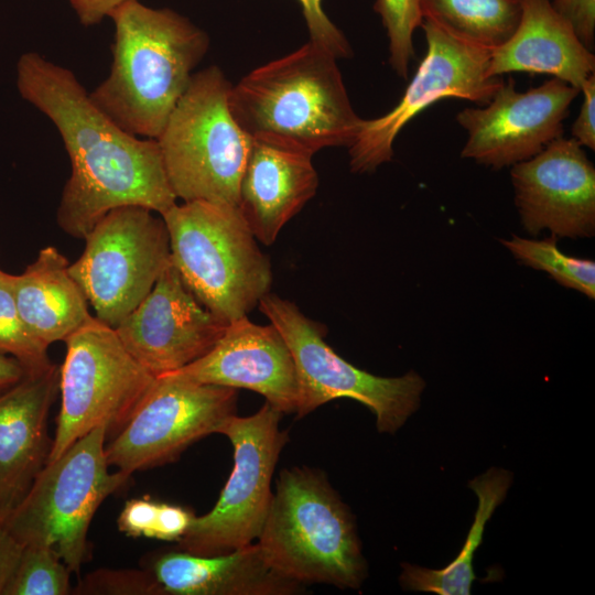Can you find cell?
<instances>
[{
    "instance_id": "cell-5",
    "label": "cell",
    "mask_w": 595,
    "mask_h": 595,
    "mask_svg": "<svg viewBox=\"0 0 595 595\" xmlns=\"http://www.w3.org/2000/svg\"><path fill=\"white\" fill-rule=\"evenodd\" d=\"M171 262L195 298L230 323L247 316L270 292L272 268L238 207L183 202L161 215Z\"/></svg>"
},
{
    "instance_id": "cell-33",
    "label": "cell",
    "mask_w": 595,
    "mask_h": 595,
    "mask_svg": "<svg viewBox=\"0 0 595 595\" xmlns=\"http://www.w3.org/2000/svg\"><path fill=\"white\" fill-rule=\"evenodd\" d=\"M195 515L181 506L159 502L152 539L178 541L188 530Z\"/></svg>"
},
{
    "instance_id": "cell-37",
    "label": "cell",
    "mask_w": 595,
    "mask_h": 595,
    "mask_svg": "<svg viewBox=\"0 0 595 595\" xmlns=\"http://www.w3.org/2000/svg\"><path fill=\"white\" fill-rule=\"evenodd\" d=\"M26 375L18 359L0 353V396L18 385Z\"/></svg>"
},
{
    "instance_id": "cell-16",
    "label": "cell",
    "mask_w": 595,
    "mask_h": 595,
    "mask_svg": "<svg viewBox=\"0 0 595 595\" xmlns=\"http://www.w3.org/2000/svg\"><path fill=\"white\" fill-rule=\"evenodd\" d=\"M515 201L523 228L554 237L595 232V169L582 145L560 137L533 158L511 167Z\"/></svg>"
},
{
    "instance_id": "cell-36",
    "label": "cell",
    "mask_w": 595,
    "mask_h": 595,
    "mask_svg": "<svg viewBox=\"0 0 595 595\" xmlns=\"http://www.w3.org/2000/svg\"><path fill=\"white\" fill-rule=\"evenodd\" d=\"M23 545L12 536L4 521L0 520V595L18 564Z\"/></svg>"
},
{
    "instance_id": "cell-22",
    "label": "cell",
    "mask_w": 595,
    "mask_h": 595,
    "mask_svg": "<svg viewBox=\"0 0 595 595\" xmlns=\"http://www.w3.org/2000/svg\"><path fill=\"white\" fill-rule=\"evenodd\" d=\"M68 267L67 258L47 246L21 274L13 275L19 313L32 335L47 347L64 342L94 316Z\"/></svg>"
},
{
    "instance_id": "cell-23",
    "label": "cell",
    "mask_w": 595,
    "mask_h": 595,
    "mask_svg": "<svg viewBox=\"0 0 595 595\" xmlns=\"http://www.w3.org/2000/svg\"><path fill=\"white\" fill-rule=\"evenodd\" d=\"M511 474L501 468H490L475 477L468 486L478 497V506L467 539L458 555L441 570H430L402 563L399 577L404 589L431 592L439 595H469L475 580L473 556L482 542L487 521L499 506L511 484Z\"/></svg>"
},
{
    "instance_id": "cell-21",
    "label": "cell",
    "mask_w": 595,
    "mask_h": 595,
    "mask_svg": "<svg viewBox=\"0 0 595 595\" xmlns=\"http://www.w3.org/2000/svg\"><path fill=\"white\" fill-rule=\"evenodd\" d=\"M524 72L559 78L581 90L595 73V55L559 15L551 0H522L518 28L491 48L489 74Z\"/></svg>"
},
{
    "instance_id": "cell-2",
    "label": "cell",
    "mask_w": 595,
    "mask_h": 595,
    "mask_svg": "<svg viewBox=\"0 0 595 595\" xmlns=\"http://www.w3.org/2000/svg\"><path fill=\"white\" fill-rule=\"evenodd\" d=\"M109 18L115 24L112 62L89 97L123 130L158 139L207 53L209 37L178 12L139 0Z\"/></svg>"
},
{
    "instance_id": "cell-9",
    "label": "cell",
    "mask_w": 595,
    "mask_h": 595,
    "mask_svg": "<svg viewBox=\"0 0 595 595\" xmlns=\"http://www.w3.org/2000/svg\"><path fill=\"white\" fill-rule=\"evenodd\" d=\"M64 342L61 410L46 463L97 426L105 425L115 436L155 380L128 353L115 328L95 316Z\"/></svg>"
},
{
    "instance_id": "cell-4",
    "label": "cell",
    "mask_w": 595,
    "mask_h": 595,
    "mask_svg": "<svg viewBox=\"0 0 595 595\" xmlns=\"http://www.w3.org/2000/svg\"><path fill=\"white\" fill-rule=\"evenodd\" d=\"M257 540L270 566L305 586L357 589L367 576L354 516L317 468L281 470Z\"/></svg>"
},
{
    "instance_id": "cell-18",
    "label": "cell",
    "mask_w": 595,
    "mask_h": 595,
    "mask_svg": "<svg viewBox=\"0 0 595 595\" xmlns=\"http://www.w3.org/2000/svg\"><path fill=\"white\" fill-rule=\"evenodd\" d=\"M60 385V367L26 375L0 396V520L21 502L47 462V416Z\"/></svg>"
},
{
    "instance_id": "cell-10",
    "label": "cell",
    "mask_w": 595,
    "mask_h": 595,
    "mask_svg": "<svg viewBox=\"0 0 595 595\" xmlns=\"http://www.w3.org/2000/svg\"><path fill=\"white\" fill-rule=\"evenodd\" d=\"M283 413L267 401L253 414H234L217 433L234 448V465L218 500L204 516L194 518L177 549L197 555H221L258 539L273 493L272 476L289 441L280 429Z\"/></svg>"
},
{
    "instance_id": "cell-27",
    "label": "cell",
    "mask_w": 595,
    "mask_h": 595,
    "mask_svg": "<svg viewBox=\"0 0 595 595\" xmlns=\"http://www.w3.org/2000/svg\"><path fill=\"white\" fill-rule=\"evenodd\" d=\"M47 348L32 335L19 313L13 274L0 269V353L14 357L28 375H33L53 366Z\"/></svg>"
},
{
    "instance_id": "cell-6",
    "label": "cell",
    "mask_w": 595,
    "mask_h": 595,
    "mask_svg": "<svg viewBox=\"0 0 595 595\" xmlns=\"http://www.w3.org/2000/svg\"><path fill=\"white\" fill-rule=\"evenodd\" d=\"M231 86L216 65L194 73L155 139L170 186L183 202L238 207L252 140L231 113Z\"/></svg>"
},
{
    "instance_id": "cell-8",
    "label": "cell",
    "mask_w": 595,
    "mask_h": 595,
    "mask_svg": "<svg viewBox=\"0 0 595 595\" xmlns=\"http://www.w3.org/2000/svg\"><path fill=\"white\" fill-rule=\"evenodd\" d=\"M258 307L293 356L299 381L298 419L331 400L349 398L375 414L378 432L393 434L419 408L425 382L416 372L379 377L355 367L326 343L323 324L274 293L266 294Z\"/></svg>"
},
{
    "instance_id": "cell-25",
    "label": "cell",
    "mask_w": 595,
    "mask_h": 595,
    "mask_svg": "<svg viewBox=\"0 0 595 595\" xmlns=\"http://www.w3.org/2000/svg\"><path fill=\"white\" fill-rule=\"evenodd\" d=\"M501 244L521 263L548 272L563 286L595 298V262L563 253L556 246V237L534 240L513 235Z\"/></svg>"
},
{
    "instance_id": "cell-14",
    "label": "cell",
    "mask_w": 595,
    "mask_h": 595,
    "mask_svg": "<svg viewBox=\"0 0 595 595\" xmlns=\"http://www.w3.org/2000/svg\"><path fill=\"white\" fill-rule=\"evenodd\" d=\"M580 93L555 77L518 91L509 78L486 106L457 113L456 121L467 132L461 156L493 169L533 158L562 137L563 122Z\"/></svg>"
},
{
    "instance_id": "cell-30",
    "label": "cell",
    "mask_w": 595,
    "mask_h": 595,
    "mask_svg": "<svg viewBox=\"0 0 595 595\" xmlns=\"http://www.w3.org/2000/svg\"><path fill=\"white\" fill-rule=\"evenodd\" d=\"M310 33V42L329 53L333 57L348 58L351 47L342 31L328 19L323 0H298Z\"/></svg>"
},
{
    "instance_id": "cell-15",
    "label": "cell",
    "mask_w": 595,
    "mask_h": 595,
    "mask_svg": "<svg viewBox=\"0 0 595 595\" xmlns=\"http://www.w3.org/2000/svg\"><path fill=\"white\" fill-rule=\"evenodd\" d=\"M228 323L208 311L170 263L115 331L128 353L154 377L207 354Z\"/></svg>"
},
{
    "instance_id": "cell-20",
    "label": "cell",
    "mask_w": 595,
    "mask_h": 595,
    "mask_svg": "<svg viewBox=\"0 0 595 595\" xmlns=\"http://www.w3.org/2000/svg\"><path fill=\"white\" fill-rule=\"evenodd\" d=\"M312 158L252 141L238 209L256 239L271 246L283 226L316 194Z\"/></svg>"
},
{
    "instance_id": "cell-13",
    "label": "cell",
    "mask_w": 595,
    "mask_h": 595,
    "mask_svg": "<svg viewBox=\"0 0 595 595\" xmlns=\"http://www.w3.org/2000/svg\"><path fill=\"white\" fill-rule=\"evenodd\" d=\"M238 389L201 383L177 372L155 380L125 426L106 445L110 466L131 476L175 461L236 414Z\"/></svg>"
},
{
    "instance_id": "cell-24",
    "label": "cell",
    "mask_w": 595,
    "mask_h": 595,
    "mask_svg": "<svg viewBox=\"0 0 595 595\" xmlns=\"http://www.w3.org/2000/svg\"><path fill=\"white\" fill-rule=\"evenodd\" d=\"M423 17L432 18L464 39L495 48L513 34L522 0H420Z\"/></svg>"
},
{
    "instance_id": "cell-26",
    "label": "cell",
    "mask_w": 595,
    "mask_h": 595,
    "mask_svg": "<svg viewBox=\"0 0 595 595\" xmlns=\"http://www.w3.org/2000/svg\"><path fill=\"white\" fill-rule=\"evenodd\" d=\"M71 573L53 548L23 545L3 595H68L73 592Z\"/></svg>"
},
{
    "instance_id": "cell-34",
    "label": "cell",
    "mask_w": 595,
    "mask_h": 595,
    "mask_svg": "<svg viewBox=\"0 0 595 595\" xmlns=\"http://www.w3.org/2000/svg\"><path fill=\"white\" fill-rule=\"evenodd\" d=\"M583 101L580 112L571 127V134L582 147L595 149V75H592L581 90Z\"/></svg>"
},
{
    "instance_id": "cell-28",
    "label": "cell",
    "mask_w": 595,
    "mask_h": 595,
    "mask_svg": "<svg viewBox=\"0 0 595 595\" xmlns=\"http://www.w3.org/2000/svg\"><path fill=\"white\" fill-rule=\"evenodd\" d=\"M374 9L387 32L390 66L398 76L407 78L409 63L415 55L413 33L422 22L420 0H376Z\"/></svg>"
},
{
    "instance_id": "cell-35",
    "label": "cell",
    "mask_w": 595,
    "mask_h": 595,
    "mask_svg": "<svg viewBox=\"0 0 595 595\" xmlns=\"http://www.w3.org/2000/svg\"><path fill=\"white\" fill-rule=\"evenodd\" d=\"M131 0H68L79 22L93 26L109 18L120 6Z\"/></svg>"
},
{
    "instance_id": "cell-31",
    "label": "cell",
    "mask_w": 595,
    "mask_h": 595,
    "mask_svg": "<svg viewBox=\"0 0 595 595\" xmlns=\"http://www.w3.org/2000/svg\"><path fill=\"white\" fill-rule=\"evenodd\" d=\"M159 501L148 497L128 500L117 520L118 529L132 538L152 539Z\"/></svg>"
},
{
    "instance_id": "cell-17",
    "label": "cell",
    "mask_w": 595,
    "mask_h": 595,
    "mask_svg": "<svg viewBox=\"0 0 595 595\" xmlns=\"http://www.w3.org/2000/svg\"><path fill=\"white\" fill-rule=\"evenodd\" d=\"M201 383L248 389L283 414H295L299 381L290 348L270 323L242 316L230 323L203 357L174 371Z\"/></svg>"
},
{
    "instance_id": "cell-11",
    "label": "cell",
    "mask_w": 595,
    "mask_h": 595,
    "mask_svg": "<svg viewBox=\"0 0 595 595\" xmlns=\"http://www.w3.org/2000/svg\"><path fill=\"white\" fill-rule=\"evenodd\" d=\"M84 240V251L69 263V273L95 317L115 328L170 263L166 225L149 208L121 206L108 212Z\"/></svg>"
},
{
    "instance_id": "cell-19",
    "label": "cell",
    "mask_w": 595,
    "mask_h": 595,
    "mask_svg": "<svg viewBox=\"0 0 595 595\" xmlns=\"http://www.w3.org/2000/svg\"><path fill=\"white\" fill-rule=\"evenodd\" d=\"M161 595H296L305 585L264 560L257 543L221 555L173 550L153 555L147 567Z\"/></svg>"
},
{
    "instance_id": "cell-29",
    "label": "cell",
    "mask_w": 595,
    "mask_h": 595,
    "mask_svg": "<svg viewBox=\"0 0 595 595\" xmlns=\"http://www.w3.org/2000/svg\"><path fill=\"white\" fill-rule=\"evenodd\" d=\"M72 593L77 595H161L148 569H98L85 575Z\"/></svg>"
},
{
    "instance_id": "cell-1",
    "label": "cell",
    "mask_w": 595,
    "mask_h": 595,
    "mask_svg": "<svg viewBox=\"0 0 595 595\" xmlns=\"http://www.w3.org/2000/svg\"><path fill=\"white\" fill-rule=\"evenodd\" d=\"M17 88L54 123L71 160L56 212L63 231L84 239L117 207L141 206L162 215L176 204L156 140L120 128L71 69L40 53H23Z\"/></svg>"
},
{
    "instance_id": "cell-32",
    "label": "cell",
    "mask_w": 595,
    "mask_h": 595,
    "mask_svg": "<svg viewBox=\"0 0 595 595\" xmlns=\"http://www.w3.org/2000/svg\"><path fill=\"white\" fill-rule=\"evenodd\" d=\"M551 4L582 43L592 50L595 40V0H551Z\"/></svg>"
},
{
    "instance_id": "cell-7",
    "label": "cell",
    "mask_w": 595,
    "mask_h": 595,
    "mask_svg": "<svg viewBox=\"0 0 595 595\" xmlns=\"http://www.w3.org/2000/svg\"><path fill=\"white\" fill-rule=\"evenodd\" d=\"M107 436V428L97 426L46 463L4 520L22 545L53 548L75 573L89 556L87 534L97 509L130 478L109 470Z\"/></svg>"
},
{
    "instance_id": "cell-3",
    "label": "cell",
    "mask_w": 595,
    "mask_h": 595,
    "mask_svg": "<svg viewBox=\"0 0 595 595\" xmlns=\"http://www.w3.org/2000/svg\"><path fill=\"white\" fill-rule=\"evenodd\" d=\"M229 107L252 141L311 158L349 148L363 122L336 58L311 42L244 76L231 86Z\"/></svg>"
},
{
    "instance_id": "cell-12",
    "label": "cell",
    "mask_w": 595,
    "mask_h": 595,
    "mask_svg": "<svg viewBox=\"0 0 595 595\" xmlns=\"http://www.w3.org/2000/svg\"><path fill=\"white\" fill-rule=\"evenodd\" d=\"M420 28L425 34L426 54L399 102L381 117L363 119L348 148L354 173H372L389 162L400 131L431 105L448 97L485 105L504 83L489 74L491 48L464 39L429 17L422 18Z\"/></svg>"
}]
</instances>
